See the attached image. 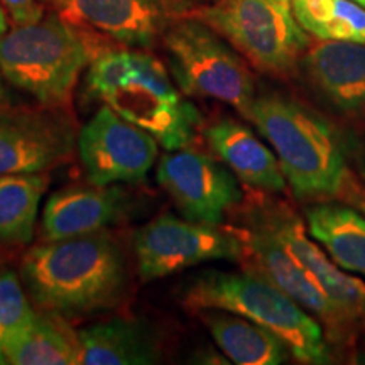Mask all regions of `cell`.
Returning a JSON list of instances; mask_svg holds the SVG:
<instances>
[{
    "label": "cell",
    "mask_w": 365,
    "mask_h": 365,
    "mask_svg": "<svg viewBox=\"0 0 365 365\" xmlns=\"http://www.w3.org/2000/svg\"><path fill=\"white\" fill-rule=\"evenodd\" d=\"M31 299L44 312L78 317L113 308L127 291V264L108 232L43 242L21 266Z\"/></svg>",
    "instance_id": "1"
},
{
    "label": "cell",
    "mask_w": 365,
    "mask_h": 365,
    "mask_svg": "<svg viewBox=\"0 0 365 365\" xmlns=\"http://www.w3.org/2000/svg\"><path fill=\"white\" fill-rule=\"evenodd\" d=\"M85 90L130 124L149 132L166 150L190 148L203 117L153 54L103 49L85 73Z\"/></svg>",
    "instance_id": "2"
},
{
    "label": "cell",
    "mask_w": 365,
    "mask_h": 365,
    "mask_svg": "<svg viewBox=\"0 0 365 365\" xmlns=\"http://www.w3.org/2000/svg\"><path fill=\"white\" fill-rule=\"evenodd\" d=\"M245 117L272 145L296 198L341 196L352 175L339 135L325 118L279 93L255 95Z\"/></svg>",
    "instance_id": "3"
},
{
    "label": "cell",
    "mask_w": 365,
    "mask_h": 365,
    "mask_svg": "<svg viewBox=\"0 0 365 365\" xmlns=\"http://www.w3.org/2000/svg\"><path fill=\"white\" fill-rule=\"evenodd\" d=\"M100 51L86 31L51 14L0 38V75L43 107L61 110Z\"/></svg>",
    "instance_id": "4"
},
{
    "label": "cell",
    "mask_w": 365,
    "mask_h": 365,
    "mask_svg": "<svg viewBox=\"0 0 365 365\" xmlns=\"http://www.w3.org/2000/svg\"><path fill=\"white\" fill-rule=\"evenodd\" d=\"M182 307L227 309L276 333L301 364H328L330 345L322 323L259 274L208 269L182 289Z\"/></svg>",
    "instance_id": "5"
},
{
    "label": "cell",
    "mask_w": 365,
    "mask_h": 365,
    "mask_svg": "<svg viewBox=\"0 0 365 365\" xmlns=\"http://www.w3.org/2000/svg\"><path fill=\"white\" fill-rule=\"evenodd\" d=\"M217 31L255 70L287 76L309 48L291 0H218L193 14Z\"/></svg>",
    "instance_id": "6"
},
{
    "label": "cell",
    "mask_w": 365,
    "mask_h": 365,
    "mask_svg": "<svg viewBox=\"0 0 365 365\" xmlns=\"http://www.w3.org/2000/svg\"><path fill=\"white\" fill-rule=\"evenodd\" d=\"M163 46L173 78L182 93L218 100L245 117L255 98L252 73L217 31L188 17L168 27Z\"/></svg>",
    "instance_id": "7"
},
{
    "label": "cell",
    "mask_w": 365,
    "mask_h": 365,
    "mask_svg": "<svg viewBox=\"0 0 365 365\" xmlns=\"http://www.w3.org/2000/svg\"><path fill=\"white\" fill-rule=\"evenodd\" d=\"M134 254L139 277L150 282L203 262H240L244 245L235 228L164 213L135 232Z\"/></svg>",
    "instance_id": "8"
},
{
    "label": "cell",
    "mask_w": 365,
    "mask_h": 365,
    "mask_svg": "<svg viewBox=\"0 0 365 365\" xmlns=\"http://www.w3.org/2000/svg\"><path fill=\"white\" fill-rule=\"evenodd\" d=\"M244 245L242 264L245 271L266 277L279 287L301 308L322 323L327 339L333 345L352 346L354 339L344 318L318 284L313 274L301 264L276 235L266 227L247 217L245 227L235 228Z\"/></svg>",
    "instance_id": "9"
},
{
    "label": "cell",
    "mask_w": 365,
    "mask_h": 365,
    "mask_svg": "<svg viewBox=\"0 0 365 365\" xmlns=\"http://www.w3.org/2000/svg\"><path fill=\"white\" fill-rule=\"evenodd\" d=\"M158 140L103 103L81 127L76 148L88 182L143 181L158 159Z\"/></svg>",
    "instance_id": "10"
},
{
    "label": "cell",
    "mask_w": 365,
    "mask_h": 365,
    "mask_svg": "<svg viewBox=\"0 0 365 365\" xmlns=\"http://www.w3.org/2000/svg\"><path fill=\"white\" fill-rule=\"evenodd\" d=\"M247 217L259 222L286 245L287 250L313 274L328 298L339 309L354 341L365 339V282L346 274L318 242L308 235L304 223L281 202H262L247 210ZM365 345V344H364Z\"/></svg>",
    "instance_id": "11"
},
{
    "label": "cell",
    "mask_w": 365,
    "mask_h": 365,
    "mask_svg": "<svg viewBox=\"0 0 365 365\" xmlns=\"http://www.w3.org/2000/svg\"><path fill=\"white\" fill-rule=\"evenodd\" d=\"M158 182L185 218L222 225L242 203L239 178L215 158L190 148L168 150L159 159Z\"/></svg>",
    "instance_id": "12"
},
{
    "label": "cell",
    "mask_w": 365,
    "mask_h": 365,
    "mask_svg": "<svg viewBox=\"0 0 365 365\" xmlns=\"http://www.w3.org/2000/svg\"><path fill=\"white\" fill-rule=\"evenodd\" d=\"M54 112L0 108V175L44 173L71 156L78 135Z\"/></svg>",
    "instance_id": "13"
},
{
    "label": "cell",
    "mask_w": 365,
    "mask_h": 365,
    "mask_svg": "<svg viewBox=\"0 0 365 365\" xmlns=\"http://www.w3.org/2000/svg\"><path fill=\"white\" fill-rule=\"evenodd\" d=\"M56 14L86 33L129 48H149L170 26L166 0H49Z\"/></svg>",
    "instance_id": "14"
},
{
    "label": "cell",
    "mask_w": 365,
    "mask_h": 365,
    "mask_svg": "<svg viewBox=\"0 0 365 365\" xmlns=\"http://www.w3.org/2000/svg\"><path fill=\"white\" fill-rule=\"evenodd\" d=\"M129 193L115 185H70L49 195L43 210V242L105 230L127 217Z\"/></svg>",
    "instance_id": "15"
},
{
    "label": "cell",
    "mask_w": 365,
    "mask_h": 365,
    "mask_svg": "<svg viewBox=\"0 0 365 365\" xmlns=\"http://www.w3.org/2000/svg\"><path fill=\"white\" fill-rule=\"evenodd\" d=\"M313 88L346 117L365 115V44L319 41L301 59Z\"/></svg>",
    "instance_id": "16"
},
{
    "label": "cell",
    "mask_w": 365,
    "mask_h": 365,
    "mask_svg": "<svg viewBox=\"0 0 365 365\" xmlns=\"http://www.w3.org/2000/svg\"><path fill=\"white\" fill-rule=\"evenodd\" d=\"M203 135L210 149L239 181L261 193H282L287 181L279 159L266 144L234 118H222L205 127Z\"/></svg>",
    "instance_id": "17"
},
{
    "label": "cell",
    "mask_w": 365,
    "mask_h": 365,
    "mask_svg": "<svg viewBox=\"0 0 365 365\" xmlns=\"http://www.w3.org/2000/svg\"><path fill=\"white\" fill-rule=\"evenodd\" d=\"M156 331L132 319L113 318L78 331L81 365H149L161 360Z\"/></svg>",
    "instance_id": "18"
},
{
    "label": "cell",
    "mask_w": 365,
    "mask_h": 365,
    "mask_svg": "<svg viewBox=\"0 0 365 365\" xmlns=\"http://www.w3.org/2000/svg\"><path fill=\"white\" fill-rule=\"evenodd\" d=\"M196 317L212 333L218 349L237 365H279L293 357L276 333L227 309H198Z\"/></svg>",
    "instance_id": "19"
},
{
    "label": "cell",
    "mask_w": 365,
    "mask_h": 365,
    "mask_svg": "<svg viewBox=\"0 0 365 365\" xmlns=\"http://www.w3.org/2000/svg\"><path fill=\"white\" fill-rule=\"evenodd\" d=\"M309 235L346 272L365 277V213L341 203L319 202L304 210Z\"/></svg>",
    "instance_id": "20"
},
{
    "label": "cell",
    "mask_w": 365,
    "mask_h": 365,
    "mask_svg": "<svg viewBox=\"0 0 365 365\" xmlns=\"http://www.w3.org/2000/svg\"><path fill=\"white\" fill-rule=\"evenodd\" d=\"M12 365H73L78 364V333L66 327L61 314L38 313L14 339L4 354Z\"/></svg>",
    "instance_id": "21"
},
{
    "label": "cell",
    "mask_w": 365,
    "mask_h": 365,
    "mask_svg": "<svg viewBox=\"0 0 365 365\" xmlns=\"http://www.w3.org/2000/svg\"><path fill=\"white\" fill-rule=\"evenodd\" d=\"M43 173L0 175V242L27 245L34 239L39 205L48 188Z\"/></svg>",
    "instance_id": "22"
},
{
    "label": "cell",
    "mask_w": 365,
    "mask_h": 365,
    "mask_svg": "<svg viewBox=\"0 0 365 365\" xmlns=\"http://www.w3.org/2000/svg\"><path fill=\"white\" fill-rule=\"evenodd\" d=\"M291 7L313 38L365 44V7L354 0H291Z\"/></svg>",
    "instance_id": "23"
},
{
    "label": "cell",
    "mask_w": 365,
    "mask_h": 365,
    "mask_svg": "<svg viewBox=\"0 0 365 365\" xmlns=\"http://www.w3.org/2000/svg\"><path fill=\"white\" fill-rule=\"evenodd\" d=\"M34 317L36 309L31 307L17 274L11 269L0 272V364H6L4 354L9 344L33 322Z\"/></svg>",
    "instance_id": "24"
},
{
    "label": "cell",
    "mask_w": 365,
    "mask_h": 365,
    "mask_svg": "<svg viewBox=\"0 0 365 365\" xmlns=\"http://www.w3.org/2000/svg\"><path fill=\"white\" fill-rule=\"evenodd\" d=\"M7 16L16 26H24L44 17L43 4L39 0H0Z\"/></svg>",
    "instance_id": "25"
},
{
    "label": "cell",
    "mask_w": 365,
    "mask_h": 365,
    "mask_svg": "<svg viewBox=\"0 0 365 365\" xmlns=\"http://www.w3.org/2000/svg\"><path fill=\"white\" fill-rule=\"evenodd\" d=\"M341 196H346V198H349V202L354 203L355 208H359L360 212L365 213V195L362 193V188H360L359 182L354 180V176H350V180H349V182H346Z\"/></svg>",
    "instance_id": "26"
},
{
    "label": "cell",
    "mask_w": 365,
    "mask_h": 365,
    "mask_svg": "<svg viewBox=\"0 0 365 365\" xmlns=\"http://www.w3.org/2000/svg\"><path fill=\"white\" fill-rule=\"evenodd\" d=\"M9 31V16L4 9L2 4H0V38Z\"/></svg>",
    "instance_id": "27"
},
{
    "label": "cell",
    "mask_w": 365,
    "mask_h": 365,
    "mask_svg": "<svg viewBox=\"0 0 365 365\" xmlns=\"http://www.w3.org/2000/svg\"><path fill=\"white\" fill-rule=\"evenodd\" d=\"M355 364H365V345L362 346V349L359 350L357 354H355Z\"/></svg>",
    "instance_id": "28"
},
{
    "label": "cell",
    "mask_w": 365,
    "mask_h": 365,
    "mask_svg": "<svg viewBox=\"0 0 365 365\" xmlns=\"http://www.w3.org/2000/svg\"><path fill=\"white\" fill-rule=\"evenodd\" d=\"M4 98H6V90H4V83H2V76H0V105H2Z\"/></svg>",
    "instance_id": "29"
},
{
    "label": "cell",
    "mask_w": 365,
    "mask_h": 365,
    "mask_svg": "<svg viewBox=\"0 0 365 365\" xmlns=\"http://www.w3.org/2000/svg\"><path fill=\"white\" fill-rule=\"evenodd\" d=\"M360 173H362V178H364V182H365V163L362 164V170H360Z\"/></svg>",
    "instance_id": "30"
},
{
    "label": "cell",
    "mask_w": 365,
    "mask_h": 365,
    "mask_svg": "<svg viewBox=\"0 0 365 365\" xmlns=\"http://www.w3.org/2000/svg\"><path fill=\"white\" fill-rule=\"evenodd\" d=\"M354 2H357V4H360V6H362V7H365V0H354Z\"/></svg>",
    "instance_id": "31"
}]
</instances>
